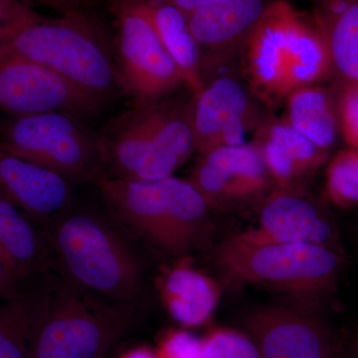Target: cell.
<instances>
[{"label":"cell","mask_w":358,"mask_h":358,"mask_svg":"<svg viewBox=\"0 0 358 358\" xmlns=\"http://www.w3.org/2000/svg\"><path fill=\"white\" fill-rule=\"evenodd\" d=\"M49 265L92 293L136 305L143 292L140 258L100 212L72 207L41 227Z\"/></svg>","instance_id":"6da1fadb"},{"label":"cell","mask_w":358,"mask_h":358,"mask_svg":"<svg viewBox=\"0 0 358 358\" xmlns=\"http://www.w3.org/2000/svg\"><path fill=\"white\" fill-rule=\"evenodd\" d=\"M33 294L31 358H106L136 327V305L81 288L56 273Z\"/></svg>","instance_id":"7a4b0ae2"},{"label":"cell","mask_w":358,"mask_h":358,"mask_svg":"<svg viewBox=\"0 0 358 358\" xmlns=\"http://www.w3.org/2000/svg\"><path fill=\"white\" fill-rule=\"evenodd\" d=\"M194 99L134 105L99 131L108 178L154 181L173 176L195 152Z\"/></svg>","instance_id":"3957f363"},{"label":"cell","mask_w":358,"mask_h":358,"mask_svg":"<svg viewBox=\"0 0 358 358\" xmlns=\"http://www.w3.org/2000/svg\"><path fill=\"white\" fill-rule=\"evenodd\" d=\"M96 186L117 218L159 251L186 255L210 240V208L188 179L106 178Z\"/></svg>","instance_id":"277c9868"},{"label":"cell","mask_w":358,"mask_h":358,"mask_svg":"<svg viewBox=\"0 0 358 358\" xmlns=\"http://www.w3.org/2000/svg\"><path fill=\"white\" fill-rule=\"evenodd\" d=\"M9 56L49 68L103 103L124 94L114 44L85 9L35 21L0 47V59Z\"/></svg>","instance_id":"5b68a950"},{"label":"cell","mask_w":358,"mask_h":358,"mask_svg":"<svg viewBox=\"0 0 358 358\" xmlns=\"http://www.w3.org/2000/svg\"><path fill=\"white\" fill-rule=\"evenodd\" d=\"M215 261L233 281L305 298L334 289L345 264L343 254L327 247L274 241L250 230L218 245Z\"/></svg>","instance_id":"8992f818"},{"label":"cell","mask_w":358,"mask_h":358,"mask_svg":"<svg viewBox=\"0 0 358 358\" xmlns=\"http://www.w3.org/2000/svg\"><path fill=\"white\" fill-rule=\"evenodd\" d=\"M70 113L0 117V147L6 154L55 171L74 185L108 178L99 133Z\"/></svg>","instance_id":"52a82bcc"},{"label":"cell","mask_w":358,"mask_h":358,"mask_svg":"<svg viewBox=\"0 0 358 358\" xmlns=\"http://www.w3.org/2000/svg\"><path fill=\"white\" fill-rule=\"evenodd\" d=\"M241 47L250 88L270 105L286 100L299 88L315 52L305 16L287 0H272Z\"/></svg>","instance_id":"ba28073f"},{"label":"cell","mask_w":358,"mask_h":358,"mask_svg":"<svg viewBox=\"0 0 358 358\" xmlns=\"http://www.w3.org/2000/svg\"><path fill=\"white\" fill-rule=\"evenodd\" d=\"M110 7L120 83L134 105L157 102L185 85L140 0H110Z\"/></svg>","instance_id":"9c48e42d"},{"label":"cell","mask_w":358,"mask_h":358,"mask_svg":"<svg viewBox=\"0 0 358 358\" xmlns=\"http://www.w3.org/2000/svg\"><path fill=\"white\" fill-rule=\"evenodd\" d=\"M103 105L45 66L16 56L0 59V114L6 117L63 112L86 120Z\"/></svg>","instance_id":"30bf717a"},{"label":"cell","mask_w":358,"mask_h":358,"mask_svg":"<svg viewBox=\"0 0 358 358\" xmlns=\"http://www.w3.org/2000/svg\"><path fill=\"white\" fill-rule=\"evenodd\" d=\"M188 180L209 208L219 210L258 199L271 182L257 143L219 148L200 155Z\"/></svg>","instance_id":"8fae6325"},{"label":"cell","mask_w":358,"mask_h":358,"mask_svg":"<svg viewBox=\"0 0 358 358\" xmlns=\"http://www.w3.org/2000/svg\"><path fill=\"white\" fill-rule=\"evenodd\" d=\"M246 329L261 358H333L338 352L331 327L313 310L260 308L248 315Z\"/></svg>","instance_id":"7c38bea8"},{"label":"cell","mask_w":358,"mask_h":358,"mask_svg":"<svg viewBox=\"0 0 358 358\" xmlns=\"http://www.w3.org/2000/svg\"><path fill=\"white\" fill-rule=\"evenodd\" d=\"M252 121L248 94L237 80L220 77L205 84L194 95L195 152L204 155L219 148L244 145Z\"/></svg>","instance_id":"4fadbf2b"},{"label":"cell","mask_w":358,"mask_h":358,"mask_svg":"<svg viewBox=\"0 0 358 358\" xmlns=\"http://www.w3.org/2000/svg\"><path fill=\"white\" fill-rule=\"evenodd\" d=\"M252 233L274 241L320 245L343 254L334 219L324 207L294 189L275 188L264 200Z\"/></svg>","instance_id":"5bb4252c"},{"label":"cell","mask_w":358,"mask_h":358,"mask_svg":"<svg viewBox=\"0 0 358 358\" xmlns=\"http://www.w3.org/2000/svg\"><path fill=\"white\" fill-rule=\"evenodd\" d=\"M74 185L46 167L0 155V190L40 227L74 206Z\"/></svg>","instance_id":"9a60e30c"},{"label":"cell","mask_w":358,"mask_h":358,"mask_svg":"<svg viewBox=\"0 0 358 358\" xmlns=\"http://www.w3.org/2000/svg\"><path fill=\"white\" fill-rule=\"evenodd\" d=\"M157 288L167 313L185 327L206 324L221 298L218 282L195 267L188 257L164 268L157 278Z\"/></svg>","instance_id":"2e32d148"},{"label":"cell","mask_w":358,"mask_h":358,"mask_svg":"<svg viewBox=\"0 0 358 358\" xmlns=\"http://www.w3.org/2000/svg\"><path fill=\"white\" fill-rule=\"evenodd\" d=\"M272 0H217L188 14L201 56L244 43Z\"/></svg>","instance_id":"e0dca14e"},{"label":"cell","mask_w":358,"mask_h":358,"mask_svg":"<svg viewBox=\"0 0 358 358\" xmlns=\"http://www.w3.org/2000/svg\"><path fill=\"white\" fill-rule=\"evenodd\" d=\"M256 143L271 181L282 189H294L300 179L317 171L329 157V152L296 131L286 120L268 124Z\"/></svg>","instance_id":"ac0fdd59"},{"label":"cell","mask_w":358,"mask_h":358,"mask_svg":"<svg viewBox=\"0 0 358 358\" xmlns=\"http://www.w3.org/2000/svg\"><path fill=\"white\" fill-rule=\"evenodd\" d=\"M0 258L21 281L48 267L38 226L0 190Z\"/></svg>","instance_id":"d6986e66"},{"label":"cell","mask_w":358,"mask_h":358,"mask_svg":"<svg viewBox=\"0 0 358 358\" xmlns=\"http://www.w3.org/2000/svg\"><path fill=\"white\" fill-rule=\"evenodd\" d=\"M169 57L193 95L204 88L201 51L188 25L187 15L162 0H140Z\"/></svg>","instance_id":"ffe728a7"},{"label":"cell","mask_w":358,"mask_h":358,"mask_svg":"<svg viewBox=\"0 0 358 358\" xmlns=\"http://www.w3.org/2000/svg\"><path fill=\"white\" fill-rule=\"evenodd\" d=\"M313 20L324 34L333 71L343 83L358 81V0H313Z\"/></svg>","instance_id":"44dd1931"},{"label":"cell","mask_w":358,"mask_h":358,"mask_svg":"<svg viewBox=\"0 0 358 358\" xmlns=\"http://www.w3.org/2000/svg\"><path fill=\"white\" fill-rule=\"evenodd\" d=\"M286 101V121L317 147L329 152L339 129L336 107L329 91L320 87H303L289 94Z\"/></svg>","instance_id":"7402d4cb"},{"label":"cell","mask_w":358,"mask_h":358,"mask_svg":"<svg viewBox=\"0 0 358 358\" xmlns=\"http://www.w3.org/2000/svg\"><path fill=\"white\" fill-rule=\"evenodd\" d=\"M34 300L21 292L0 301V358H31Z\"/></svg>","instance_id":"603a6c76"},{"label":"cell","mask_w":358,"mask_h":358,"mask_svg":"<svg viewBox=\"0 0 358 358\" xmlns=\"http://www.w3.org/2000/svg\"><path fill=\"white\" fill-rule=\"evenodd\" d=\"M326 192L338 208L358 206V150L346 148L334 155L327 164Z\"/></svg>","instance_id":"cb8c5ba5"},{"label":"cell","mask_w":358,"mask_h":358,"mask_svg":"<svg viewBox=\"0 0 358 358\" xmlns=\"http://www.w3.org/2000/svg\"><path fill=\"white\" fill-rule=\"evenodd\" d=\"M199 358H261L248 334L228 327H216L201 338Z\"/></svg>","instance_id":"d4e9b609"},{"label":"cell","mask_w":358,"mask_h":358,"mask_svg":"<svg viewBox=\"0 0 358 358\" xmlns=\"http://www.w3.org/2000/svg\"><path fill=\"white\" fill-rule=\"evenodd\" d=\"M41 17L24 0H0V47Z\"/></svg>","instance_id":"484cf974"},{"label":"cell","mask_w":358,"mask_h":358,"mask_svg":"<svg viewBox=\"0 0 358 358\" xmlns=\"http://www.w3.org/2000/svg\"><path fill=\"white\" fill-rule=\"evenodd\" d=\"M336 113L343 140L348 147L358 150V81L343 85Z\"/></svg>","instance_id":"4316f807"},{"label":"cell","mask_w":358,"mask_h":358,"mask_svg":"<svg viewBox=\"0 0 358 358\" xmlns=\"http://www.w3.org/2000/svg\"><path fill=\"white\" fill-rule=\"evenodd\" d=\"M201 338L185 329H169L160 338L157 358H199Z\"/></svg>","instance_id":"83f0119b"},{"label":"cell","mask_w":358,"mask_h":358,"mask_svg":"<svg viewBox=\"0 0 358 358\" xmlns=\"http://www.w3.org/2000/svg\"><path fill=\"white\" fill-rule=\"evenodd\" d=\"M22 291V281L0 260V301L13 298Z\"/></svg>","instance_id":"f1b7e54d"},{"label":"cell","mask_w":358,"mask_h":358,"mask_svg":"<svg viewBox=\"0 0 358 358\" xmlns=\"http://www.w3.org/2000/svg\"><path fill=\"white\" fill-rule=\"evenodd\" d=\"M24 1L31 6L37 4V6L47 7L60 15L84 10L83 0H24Z\"/></svg>","instance_id":"f546056e"},{"label":"cell","mask_w":358,"mask_h":358,"mask_svg":"<svg viewBox=\"0 0 358 358\" xmlns=\"http://www.w3.org/2000/svg\"><path fill=\"white\" fill-rule=\"evenodd\" d=\"M162 1L167 2L171 6L178 7L186 15L201 8L205 6L212 3V2L217 1V0H162Z\"/></svg>","instance_id":"4dcf8cb0"},{"label":"cell","mask_w":358,"mask_h":358,"mask_svg":"<svg viewBox=\"0 0 358 358\" xmlns=\"http://www.w3.org/2000/svg\"><path fill=\"white\" fill-rule=\"evenodd\" d=\"M120 358H157L155 350L145 345L136 346L122 353Z\"/></svg>","instance_id":"1f68e13d"},{"label":"cell","mask_w":358,"mask_h":358,"mask_svg":"<svg viewBox=\"0 0 358 358\" xmlns=\"http://www.w3.org/2000/svg\"><path fill=\"white\" fill-rule=\"evenodd\" d=\"M355 358H358V331L355 341Z\"/></svg>","instance_id":"d6a6232c"},{"label":"cell","mask_w":358,"mask_h":358,"mask_svg":"<svg viewBox=\"0 0 358 358\" xmlns=\"http://www.w3.org/2000/svg\"><path fill=\"white\" fill-rule=\"evenodd\" d=\"M3 150H2L1 147H0V155L3 154Z\"/></svg>","instance_id":"836d02e7"},{"label":"cell","mask_w":358,"mask_h":358,"mask_svg":"<svg viewBox=\"0 0 358 358\" xmlns=\"http://www.w3.org/2000/svg\"><path fill=\"white\" fill-rule=\"evenodd\" d=\"M333 358H339L338 352Z\"/></svg>","instance_id":"e575fe53"},{"label":"cell","mask_w":358,"mask_h":358,"mask_svg":"<svg viewBox=\"0 0 358 358\" xmlns=\"http://www.w3.org/2000/svg\"><path fill=\"white\" fill-rule=\"evenodd\" d=\"M0 260H1V258H0ZM2 261V260H1Z\"/></svg>","instance_id":"d590c367"}]
</instances>
